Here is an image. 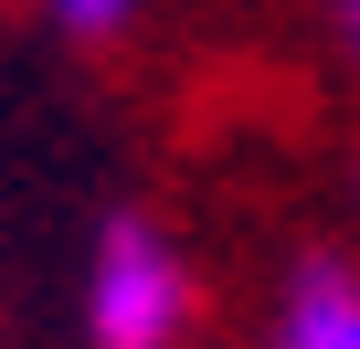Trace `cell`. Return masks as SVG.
<instances>
[{"label": "cell", "instance_id": "1", "mask_svg": "<svg viewBox=\"0 0 360 349\" xmlns=\"http://www.w3.org/2000/svg\"><path fill=\"white\" fill-rule=\"evenodd\" d=\"M85 328H96V349H180V328H191V265L169 254V233L106 223L96 286H85Z\"/></svg>", "mask_w": 360, "mask_h": 349}, {"label": "cell", "instance_id": "2", "mask_svg": "<svg viewBox=\"0 0 360 349\" xmlns=\"http://www.w3.org/2000/svg\"><path fill=\"white\" fill-rule=\"evenodd\" d=\"M276 349H360V275L328 265V254H307L297 286H286V307H276Z\"/></svg>", "mask_w": 360, "mask_h": 349}, {"label": "cell", "instance_id": "3", "mask_svg": "<svg viewBox=\"0 0 360 349\" xmlns=\"http://www.w3.org/2000/svg\"><path fill=\"white\" fill-rule=\"evenodd\" d=\"M127 11H138V0H53V22H64V32H117Z\"/></svg>", "mask_w": 360, "mask_h": 349}, {"label": "cell", "instance_id": "4", "mask_svg": "<svg viewBox=\"0 0 360 349\" xmlns=\"http://www.w3.org/2000/svg\"><path fill=\"white\" fill-rule=\"evenodd\" d=\"M339 32H349V53H360V0H339Z\"/></svg>", "mask_w": 360, "mask_h": 349}]
</instances>
